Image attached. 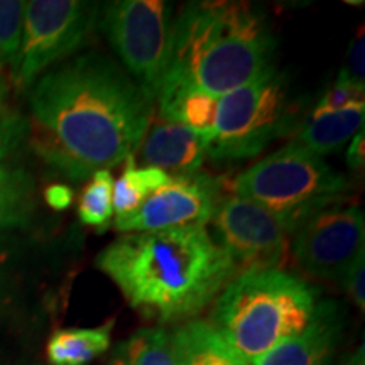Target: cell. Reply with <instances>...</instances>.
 <instances>
[{
	"instance_id": "23",
	"label": "cell",
	"mask_w": 365,
	"mask_h": 365,
	"mask_svg": "<svg viewBox=\"0 0 365 365\" xmlns=\"http://www.w3.org/2000/svg\"><path fill=\"white\" fill-rule=\"evenodd\" d=\"M29 134V124L16 108L0 102V163L19 149Z\"/></svg>"
},
{
	"instance_id": "1",
	"label": "cell",
	"mask_w": 365,
	"mask_h": 365,
	"mask_svg": "<svg viewBox=\"0 0 365 365\" xmlns=\"http://www.w3.org/2000/svg\"><path fill=\"white\" fill-rule=\"evenodd\" d=\"M29 100L34 149L76 181L134 156L154 102L124 68L95 51L46 71Z\"/></svg>"
},
{
	"instance_id": "19",
	"label": "cell",
	"mask_w": 365,
	"mask_h": 365,
	"mask_svg": "<svg viewBox=\"0 0 365 365\" xmlns=\"http://www.w3.org/2000/svg\"><path fill=\"white\" fill-rule=\"evenodd\" d=\"M110 365H178L173 335L161 327L140 328L117 346Z\"/></svg>"
},
{
	"instance_id": "8",
	"label": "cell",
	"mask_w": 365,
	"mask_h": 365,
	"mask_svg": "<svg viewBox=\"0 0 365 365\" xmlns=\"http://www.w3.org/2000/svg\"><path fill=\"white\" fill-rule=\"evenodd\" d=\"M100 7L81 0L26 2L21 48L12 63L19 88L36 83L58 61L81 49L98 21Z\"/></svg>"
},
{
	"instance_id": "22",
	"label": "cell",
	"mask_w": 365,
	"mask_h": 365,
	"mask_svg": "<svg viewBox=\"0 0 365 365\" xmlns=\"http://www.w3.org/2000/svg\"><path fill=\"white\" fill-rule=\"evenodd\" d=\"M26 2L0 0V58L14 63L17 58L24 26Z\"/></svg>"
},
{
	"instance_id": "25",
	"label": "cell",
	"mask_w": 365,
	"mask_h": 365,
	"mask_svg": "<svg viewBox=\"0 0 365 365\" xmlns=\"http://www.w3.org/2000/svg\"><path fill=\"white\" fill-rule=\"evenodd\" d=\"M365 252L360 254L355 259L352 266L346 269V272L341 276V284L345 287V293L354 301L355 307L360 308V312L365 309Z\"/></svg>"
},
{
	"instance_id": "18",
	"label": "cell",
	"mask_w": 365,
	"mask_h": 365,
	"mask_svg": "<svg viewBox=\"0 0 365 365\" xmlns=\"http://www.w3.org/2000/svg\"><path fill=\"white\" fill-rule=\"evenodd\" d=\"M171 180L170 173L156 168L135 164L134 156L125 159V168L117 181H113L112 208L117 217L132 213L149 198L154 191L163 188Z\"/></svg>"
},
{
	"instance_id": "17",
	"label": "cell",
	"mask_w": 365,
	"mask_h": 365,
	"mask_svg": "<svg viewBox=\"0 0 365 365\" xmlns=\"http://www.w3.org/2000/svg\"><path fill=\"white\" fill-rule=\"evenodd\" d=\"M113 319L95 328H65L51 335L46 355L53 365H86L112 345Z\"/></svg>"
},
{
	"instance_id": "21",
	"label": "cell",
	"mask_w": 365,
	"mask_h": 365,
	"mask_svg": "<svg viewBox=\"0 0 365 365\" xmlns=\"http://www.w3.org/2000/svg\"><path fill=\"white\" fill-rule=\"evenodd\" d=\"M113 176L108 170L97 171L85 190L81 191L78 203V217L81 223L90 227H103L110 220Z\"/></svg>"
},
{
	"instance_id": "3",
	"label": "cell",
	"mask_w": 365,
	"mask_h": 365,
	"mask_svg": "<svg viewBox=\"0 0 365 365\" xmlns=\"http://www.w3.org/2000/svg\"><path fill=\"white\" fill-rule=\"evenodd\" d=\"M276 38L249 2H191L173 21L164 86L220 98L274 66ZM159 95V93H158Z\"/></svg>"
},
{
	"instance_id": "28",
	"label": "cell",
	"mask_w": 365,
	"mask_h": 365,
	"mask_svg": "<svg viewBox=\"0 0 365 365\" xmlns=\"http://www.w3.org/2000/svg\"><path fill=\"white\" fill-rule=\"evenodd\" d=\"M46 202L54 210H66L73 203V191L66 185H53L46 190Z\"/></svg>"
},
{
	"instance_id": "15",
	"label": "cell",
	"mask_w": 365,
	"mask_h": 365,
	"mask_svg": "<svg viewBox=\"0 0 365 365\" xmlns=\"http://www.w3.org/2000/svg\"><path fill=\"white\" fill-rule=\"evenodd\" d=\"M178 365H249L208 322L193 319L173 333Z\"/></svg>"
},
{
	"instance_id": "10",
	"label": "cell",
	"mask_w": 365,
	"mask_h": 365,
	"mask_svg": "<svg viewBox=\"0 0 365 365\" xmlns=\"http://www.w3.org/2000/svg\"><path fill=\"white\" fill-rule=\"evenodd\" d=\"M365 218L357 205L339 203L304 222L294 232L293 257L304 271L323 279H341L365 252Z\"/></svg>"
},
{
	"instance_id": "29",
	"label": "cell",
	"mask_w": 365,
	"mask_h": 365,
	"mask_svg": "<svg viewBox=\"0 0 365 365\" xmlns=\"http://www.w3.org/2000/svg\"><path fill=\"white\" fill-rule=\"evenodd\" d=\"M6 91V78H4V71H2V65H0V97Z\"/></svg>"
},
{
	"instance_id": "6",
	"label": "cell",
	"mask_w": 365,
	"mask_h": 365,
	"mask_svg": "<svg viewBox=\"0 0 365 365\" xmlns=\"http://www.w3.org/2000/svg\"><path fill=\"white\" fill-rule=\"evenodd\" d=\"M299 117L286 76L274 65L259 78L222 95L208 156L218 161H244L293 130Z\"/></svg>"
},
{
	"instance_id": "9",
	"label": "cell",
	"mask_w": 365,
	"mask_h": 365,
	"mask_svg": "<svg viewBox=\"0 0 365 365\" xmlns=\"http://www.w3.org/2000/svg\"><path fill=\"white\" fill-rule=\"evenodd\" d=\"M212 222L217 235L213 239L242 272L281 269L287 262V232L257 203L235 195L222 198Z\"/></svg>"
},
{
	"instance_id": "2",
	"label": "cell",
	"mask_w": 365,
	"mask_h": 365,
	"mask_svg": "<svg viewBox=\"0 0 365 365\" xmlns=\"http://www.w3.org/2000/svg\"><path fill=\"white\" fill-rule=\"evenodd\" d=\"M95 264L135 312L159 323L196 317L239 274L203 225L124 234Z\"/></svg>"
},
{
	"instance_id": "4",
	"label": "cell",
	"mask_w": 365,
	"mask_h": 365,
	"mask_svg": "<svg viewBox=\"0 0 365 365\" xmlns=\"http://www.w3.org/2000/svg\"><path fill=\"white\" fill-rule=\"evenodd\" d=\"M318 291L282 269L239 272L217 296L210 325L252 365L312 325Z\"/></svg>"
},
{
	"instance_id": "13",
	"label": "cell",
	"mask_w": 365,
	"mask_h": 365,
	"mask_svg": "<svg viewBox=\"0 0 365 365\" xmlns=\"http://www.w3.org/2000/svg\"><path fill=\"white\" fill-rule=\"evenodd\" d=\"M341 314L335 303H322L307 330L262 355L252 365H330L341 335Z\"/></svg>"
},
{
	"instance_id": "20",
	"label": "cell",
	"mask_w": 365,
	"mask_h": 365,
	"mask_svg": "<svg viewBox=\"0 0 365 365\" xmlns=\"http://www.w3.org/2000/svg\"><path fill=\"white\" fill-rule=\"evenodd\" d=\"M34 207V182L24 170L0 166V230L19 227Z\"/></svg>"
},
{
	"instance_id": "24",
	"label": "cell",
	"mask_w": 365,
	"mask_h": 365,
	"mask_svg": "<svg viewBox=\"0 0 365 365\" xmlns=\"http://www.w3.org/2000/svg\"><path fill=\"white\" fill-rule=\"evenodd\" d=\"M364 86L354 83L345 76L339 75L336 76L335 83L330 88L325 90V93L322 95L318 100L314 110L319 112H331V110H340V108L346 107L352 102L357 100H364Z\"/></svg>"
},
{
	"instance_id": "14",
	"label": "cell",
	"mask_w": 365,
	"mask_h": 365,
	"mask_svg": "<svg viewBox=\"0 0 365 365\" xmlns=\"http://www.w3.org/2000/svg\"><path fill=\"white\" fill-rule=\"evenodd\" d=\"M364 118L365 100H357L340 110H313L294 143L314 156L323 158L349 143L364 127Z\"/></svg>"
},
{
	"instance_id": "12",
	"label": "cell",
	"mask_w": 365,
	"mask_h": 365,
	"mask_svg": "<svg viewBox=\"0 0 365 365\" xmlns=\"http://www.w3.org/2000/svg\"><path fill=\"white\" fill-rule=\"evenodd\" d=\"M210 140V134L163 120L145 134L139 148L140 158L145 166L164 173H178L176 176L193 175L200 173V168L208 158Z\"/></svg>"
},
{
	"instance_id": "5",
	"label": "cell",
	"mask_w": 365,
	"mask_h": 365,
	"mask_svg": "<svg viewBox=\"0 0 365 365\" xmlns=\"http://www.w3.org/2000/svg\"><path fill=\"white\" fill-rule=\"evenodd\" d=\"M232 190L267 210L289 235L317 213L344 203L350 182L293 140L240 173Z\"/></svg>"
},
{
	"instance_id": "7",
	"label": "cell",
	"mask_w": 365,
	"mask_h": 365,
	"mask_svg": "<svg viewBox=\"0 0 365 365\" xmlns=\"http://www.w3.org/2000/svg\"><path fill=\"white\" fill-rule=\"evenodd\" d=\"M173 9L164 0H115L100 7V29L127 75L156 100L171 43Z\"/></svg>"
},
{
	"instance_id": "11",
	"label": "cell",
	"mask_w": 365,
	"mask_h": 365,
	"mask_svg": "<svg viewBox=\"0 0 365 365\" xmlns=\"http://www.w3.org/2000/svg\"><path fill=\"white\" fill-rule=\"evenodd\" d=\"M220 186V180L203 173L171 176V180L154 191L139 208L117 217L113 227L125 234L188 225L205 227V223L212 220L222 200Z\"/></svg>"
},
{
	"instance_id": "26",
	"label": "cell",
	"mask_w": 365,
	"mask_h": 365,
	"mask_svg": "<svg viewBox=\"0 0 365 365\" xmlns=\"http://www.w3.org/2000/svg\"><path fill=\"white\" fill-rule=\"evenodd\" d=\"M364 54H365V34L362 27H360V33H357L352 43H350L349 54H346V61L339 75L345 76V78L354 81V83L364 86V80H365Z\"/></svg>"
},
{
	"instance_id": "16",
	"label": "cell",
	"mask_w": 365,
	"mask_h": 365,
	"mask_svg": "<svg viewBox=\"0 0 365 365\" xmlns=\"http://www.w3.org/2000/svg\"><path fill=\"white\" fill-rule=\"evenodd\" d=\"M158 100L163 120L213 135L218 98L193 86H164Z\"/></svg>"
},
{
	"instance_id": "27",
	"label": "cell",
	"mask_w": 365,
	"mask_h": 365,
	"mask_svg": "<svg viewBox=\"0 0 365 365\" xmlns=\"http://www.w3.org/2000/svg\"><path fill=\"white\" fill-rule=\"evenodd\" d=\"M345 161L349 164L350 170H362L365 163V134L364 129H360L357 134L352 137V143L349 144V149H346Z\"/></svg>"
}]
</instances>
